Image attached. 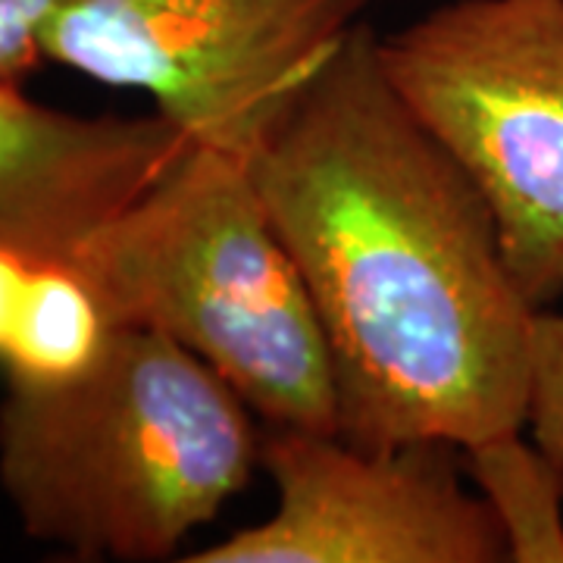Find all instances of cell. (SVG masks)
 <instances>
[{
    "mask_svg": "<svg viewBox=\"0 0 563 563\" xmlns=\"http://www.w3.org/2000/svg\"><path fill=\"white\" fill-rule=\"evenodd\" d=\"M361 22L247 161L329 344L339 435L457 448L526 429L532 325L495 217Z\"/></svg>",
    "mask_w": 563,
    "mask_h": 563,
    "instance_id": "1",
    "label": "cell"
},
{
    "mask_svg": "<svg viewBox=\"0 0 563 563\" xmlns=\"http://www.w3.org/2000/svg\"><path fill=\"white\" fill-rule=\"evenodd\" d=\"M251 407L144 325L66 385H7L0 488L25 536L79 561H166L261 461Z\"/></svg>",
    "mask_w": 563,
    "mask_h": 563,
    "instance_id": "2",
    "label": "cell"
},
{
    "mask_svg": "<svg viewBox=\"0 0 563 563\" xmlns=\"http://www.w3.org/2000/svg\"><path fill=\"white\" fill-rule=\"evenodd\" d=\"M73 263L110 320L188 347L269 429L339 435L329 344L247 161L191 141Z\"/></svg>",
    "mask_w": 563,
    "mask_h": 563,
    "instance_id": "3",
    "label": "cell"
},
{
    "mask_svg": "<svg viewBox=\"0 0 563 563\" xmlns=\"http://www.w3.org/2000/svg\"><path fill=\"white\" fill-rule=\"evenodd\" d=\"M385 79L488 203L526 301L563 295V0H451L376 41Z\"/></svg>",
    "mask_w": 563,
    "mask_h": 563,
    "instance_id": "4",
    "label": "cell"
},
{
    "mask_svg": "<svg viewBox=\"0 0 563 563\" xmlns=\"http://www.w3.org/2000/svg\"><path fill=\"white\" fill-rule=\"evenodd\" d=\"M376 0H63L44 60L251 161Z\"/></svg>",
    "mask_w": 563,
    "mask_h": 563,
    "instance_id": "5",
    "label": "cell"
},
{
    "mask_svg": "<svg viewBox=\"0 0 563 563\" xmlns=\"http://www.w3.org/2000/svg\"><path fill=\"white\" fill-rule=\"evenodd\" d=\"M448 442L357 448L332 432L269 429L261 463L276 510L188 563H501V526L463 485Z\"/></svg>",
    "mask_w": 563,
    "mask_h": 563,
    "instance_id": "6",
    "label": "cell"
},
{
    "mask_svg": "<svg viewBox=\"0 0 563 563\" xmlns=\"http://www.w3.org/2000/svg\"><path fill=\"white\" fill-rule=\"evenodd\" d=\"M188 144L161 113L76 117L0 81V247L73 261Z\"/></svg>",
    "mask_w": 563,
    "mask_h": 563,
    "instance_id": "7",
    "label": "cell"
},
{
    "mask_svg": "<svg viewBox=\"0 0 563 563\" xmlns=\"http://www.w3.org/2000/svg\"><path fill=\"white\" fill-rule=\"evenodd\" d=\"M117 332L101 295L73 261H35L10 342L7 385H66L101 361Z\"/></svg>",
    "mask_w": 563,
    "mask_h": 563,
    "instance_id": "8",
    "label": "cell"
},
{
    "mask_svg": "<svg viewBox=\"0 0 563 563\" xmlns=\"http://www.w3.org/2000/svg\"><path fill=\"white\" fill-rule=\"evenodd\" d=\"M473 476L501 526L510 563H563V466L523 429L463 448Z\"/></svg>",
    "mask_w": 563,
    "mask_h": 563,
    "instance_id": "9",
    "label": "cell"
},
{
    "mask_svg": "<svg viewBox=\"0 0 563 563\" xmlns=\"http://www.w3.org/2000/svg\"><path fill=\"white\" fill-rule=\"evenodd\" d=\"M526 429L563 466V310H539L532 325Z\"/></svg>",
    "mask_w": 563,
    "mask_h": 563,
    "instance_id": "10",
    "label": "cell"
},
{
    "mask_svg": "<svg viewBox=\"0 0 563 563\" xmlns=\"http://www.w3.org/2000/svg\"><path fill=\"white\" fill-rule=\"evenodd\" d=\"M63 0H0V81L20 85L44 60V29Z\"/></svg>",
    "mask_w": 563,
    "mask_h": 563,
    "instance_id": "11",
    "label": "cell"
},
{
    "mask_svg": "<svg viewBox=\"0 0 563 563\" xmlns=\"http://www.w3.org/2000/svg\"><path fill=\"white\" fill-rule=\"evenodd\" d=\"M35 257H25L13 247H0V354L10 342L13 322L20 313L22 291L29 282V269H32Z\"/></svg>",
    "mask_w": 563,
    "mask_h": 563,
    "instance_id": "12",
    "label": "cell"
}]
</instances>
